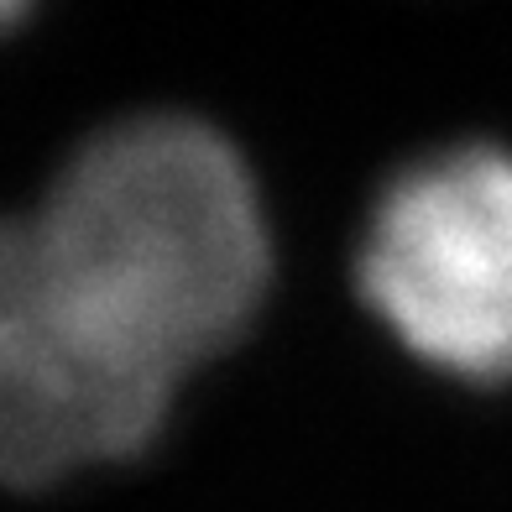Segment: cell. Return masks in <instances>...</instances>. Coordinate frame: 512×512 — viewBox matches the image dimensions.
Returning <instances> with one entry per match:
<instances>
[{
  "label": "cell",
  "mask_w": 512,
  "mask_h": 512,
  "mask_svg": "<svg viewBox=\"0 0 512 512\" xmlns=\"http://www.w3.org/2000/svg\"><path fill=\"white\" fill-rule=\"evenodd\" d=\"M32 236L58 304L162 387L236 340L267 283L256 183L189 115H136L84 142Z\"/></svg>",
  "instance_id": "cell-1"
},
{
  "label": "cell",
  "mask_w": 512,
  "mask_h": 512,
  "mask_svg": "<svg viewBox=\"0 0 512 512\" xmlns=\"http://www.w3.org/2000/svg\"><path fill=\"white\" fill-rule=\"evenodd\" d=\"M361 293L418 361L471 382L512 377V152L455 147L382 194Z\"/></svg>",
  "instance_id": "cell-2"
},
{
  "label": "cell",
  "mask_w": 512,
  "mask_h": 512,
  "mask_svg": "<svg viewBox=\"0 0 512 512\" xmlns=\"http://www.w3.org/2000/svg\"><path fill=\"white\" fill-rule=\"evenodd\" d=\"M168 398L58 304L32 220H0V481L48 486L126 460L162 429Z\"/></svg>",
  "instance_id": "cell-3"
},
{
  "label": "cell",
  "mask_w": 512,
  "mask_h": 512,
  "mask_svg": "<svg viewBox=\"0 0 512 512\" xmlns=\"http://www.w3.org/2000/svg\"><path fill=\"white\" fill-rule=\"evenodd\" d=\"M27 6H32V0H0V27H11V21L27 11Z\"/></svg>",
  "instance_id": "cell-4"
}]
</instances>
